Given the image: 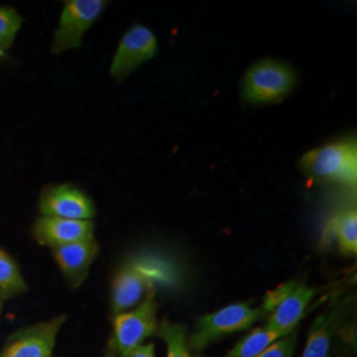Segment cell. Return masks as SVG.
Wrapping results in <instances>:
<instances>
[{"instance_id": "obj_3", "label": "cell", "mask_w": 357, "mask_h": 357, "mask_svg": "<svg viewBox=\"0 0 357 357\" xmlns=\"http://www.w3.org/2000/svg\"><path fill=\"white\" fill-rule=\"evenodd\" d=\"M296 85V75L290 65L277 60H261L252 65L243 79V101L252 105L281 102Z\"/></svg>"}, {"instance_id": "obj_15", "label": "cell", "mask_w": 357, "mask_h": 357, "mask_svg": "<svg viewBox=\"0 0 357 357\" xmlns=\"http://www.w3.org/2000/svg\"><path fill=\"white\" fill-rule=\"evenodd\" d=\"M28 283L17 262L0 248V299L7 301L28 291Z\"/></svg>"}, {"instance_id": "obj_12", "label": "cell", "mask_w": 357, "mask_h": 357, "mask_svg": "<svg viewBox=\"0 0 357 357\" xmlns=\"http://www.w3.org/2000/svg\"><path fill=\"white\" fill-rule=\"evenodd\" d=\"M153 284L131 262L125 264L116 271L112 283V317L128 312L139 306L151 293Z\"/></svg>"}, {"instance_id": "obj_13", "label": "cell", "mask_w": 357, "mask_h": 357, "mask_svg": "<svg viewBox=\"0 0 357 357\" xmlns=\"http://www.w3.org/2000/svg\"><path fill=\"white\" fill-rule=\"evenodd\" d=\"M100 253V245L96 238L69 243L52 249L56 264L64 274L68 284L73 289L79 287L89 275L90 266Z\"/></svg>"}, {"instance_id": "obj_2", "label": "cell", "mask_w": 357, "mask_h": 357, "mask_svg": "<svg viewBox=\"0 0 357 357\" xmlns=\"http://www.w3.org/2000/svg\"><path fill=\"white\" fill-rule=\"evenodd\" d=\"M314 295L312 287L298 281L284 282L275 290L268 291L261 307V314L268 321L265 327L282 337L295 331Z\"/></svg>"}, {"instance_id": "obj_17", "label": "cell", "mask_w": 357, "mask_h": 357, "mask_svg": "<svg viewBox=\"0 0 357 357\" xmlns=\"http://www.w3.org/2000/svg\"><path fill=\"white\" fill-rule=\"evenodd\" d=\"M156 335L165 340L167 345V357H193L187 343V327L181 323H172L163 320Z\"/></svg>"}, {"instance_id": "obj_8", "label": "cell", "mask_w": 357, "mask_h": 357, "mask_svg": "<svg viewBox=\"0 0 357 357\" xmlns=\"http://www.w3.org/2000/svg\"><path fill=\"white\" fill-rule=\"evenodd\" d=\"M65 320L66 317L60 315L15 332L1 347L0 357L53 356L57 335Z\"/></svg>"}, {"instance_id": "obj_1", "label": "cell", "mask_w": 357, "mask_h": 357, "mask_svg": "<svg viewBox=\"0 0 357 357\" xmlns=\"http://www.w3.org/2000/svg\"><path fill=\"white\" fill-rule=\"evenodd\" d=\"M307 176L355 187L357 144L355 139L331 142L305 153L299 162Z\"/></svg>"}, {"instance_id": "obj_11", "label": "cell", "mask_w": 357, "mask_h": 357, "mask_svg": "<svg viewBox=\"0 0 357 357\" xmlns=\"http://www.w3.org/2000/svg\"><path fill=\"white\" fill-rule=\"evenodd\" d=\"M351 308V299H342L327 307L312 323L302 357H330L332 342Z\"/></svg>"}, {"instance_id": "obj_21", "label": "cell", "mask_w": 357, "mask_h": 357, "mask_svg": "<svg viewBox=\"0 0 357 357\" xmlns=\"http://www.w3.org/2000/svg\"><path fill=\"white\" fill-rule=\"evenodd\" d=\"M105 357H118L116 352H115L114 347L112 345L110 342L107 343V348H106V352H105Z\"/></svg>"}, {"instance_id": "obj_4", "label": "cell", "mask_w": 357, "mask_h": 357, "mask_svg": "<svg viewBox=\"0 0 357 357\" xmlns=\"http://www.w3.org/2000/svg\"><path fill=\"white\" fill-rule=\"evenodd\" d=\"M107 1L105 0H68L60 13L59 24L53 33L51 52L61 54L78 50L85 35L101 17Z\"/></svg>"}, {"instance_id": "obj_5", "label": "cell", "mask_w": 357, "mask_h": 357, "mask_svg": "<svg viewBox=\"0 0 357 357\" xmlns=\"http://www.w3.org/2000/svg\"><path fill=\"white\" fill-rule=\"evenodd\" d=\"M261 317V308H253L248 303H233L199 318L187 343L191 351H202L225 335L246 330Z\"/></svg>"}, {"instance_id": "obj_16", "label": "cell", "mask_w": 357, "mask_h": 357, "mask_svg": "<svg viewBox=\"0 0 357 357\" xmlns=\"http://www.w3.org/2000/svg\"><path fill=\"white\" fill-rule=\"evenodd\" d=\"M281 337L277 332L268 330V327L257 328L241 339L227 357H258Z\"/></svg>"}, {"instance_id": "obj_19", "label": "cell", "mask_w": 357, "mask_h": 357, "mask_svg": "<svg viewBox=\"0 0 357 357\" xmlns=\"http://www.w3.org/2000/svg\"><path fill=\"white\" fill-rule=\"evenodd\" d=\"M296 331L290 332L274 342L258 357H293L296 348Z\"/></svg>"}, {"instance_id": "obj_10", "label": "cell", "mask_w": 357, "mask_h": 357, "mask_svg": "<svg viewBox=\"0 0 357 357\" xmlns=\"http://www.w3.org/2000/svg\"><path fill=\"white\" fill-rule=\"evenodd\" d=\"M32 233L38 245L54 249L69 243L93 240L94 222L91 220L40 216L33 224Z\"/></svg>"}, {"instance_id": "obj_18", "label": "cell", "mask_w": 357, "mask_h": 357, "mask_svg": "<svg viewBox=\"0 0 357 357\" xmlns=\"http://www.w3.org/2000/svg\"><path fill=\"white\" fill-rule=\"evenodd\" d=\"M23 26V17L11 7H0V53L8 50Z\"/></svg>"}, {"instance_id": "obj_14", "label": "cell", "mask_w": 357, "mask_h": 357, "mask_svg": "<svg viewBox=\"0 0 357 357\" xmlns=\"http://www.w3.org/2000/svg\"><path fill=\"white\" fill-rule=\"evenodd\" d=\"M328 233L342 255L345 257L356 255L357 212L355 205L345 208L333 216Z\"/></svg>"}, {"instance_id": "obj_6", "label": "cell", "mask_w": 357, "mask_h": 357, "mask_svg": "<svg viewBox=\"0 0 357 357\" xmlns=\"http://www.w3.org/2000/svg\"><path fill=\"white\" fill-rule=\"evenodd\" d=\"M158 303L153 291L149 294L139 306L113 318V336L109 340L116 355H123L138 348L156 335L159 323L156 319Z\"/></svg>"}, {"instance_id": "obj_20", "label": "cell", "mask_w": 357, "mask_h": 357, "mask_svg": "<svg viewBox=\"0 0 357 357\" xmlns=\"http://www.w3.org/2000/svg\"><path fill=\"white\" fill-rule=\"evenodd\" d=\"M119 357H155V347L153 344H143L123 355H119Z\"/></svg>"}, {"instance_id": "obj_9", "label": "cell", "mask_w": 357, "mask_h": 357, "mask_svg": "<svg viewBox=\"0 0 357 357\" xmlns=\"http://www.w3.org/2000/svg\"><path fill=\"white\" fill-rule=\"evenodd\" d=\"M38 211L41 216L69 220H91L97 213L88 193L73 184L45 187L38 197Z\"/></svg>"}, {"instance_id": "obj_22", "label": "cell", "mask_w": 357, "mask_h": 357, "mask_svg": "<svg viewBox=\"0 0 357 357\" xmlns=\"http://www.w3.org/2000/svg\"><path fill=\"white\" fill-rule=\"evenodd\" d=\"M1 308H3V301L0 299V315H1Z\"/></svg>"}, {"instance_id": "obj_7", "label": "cell", "mask_w": 357, "mask_h": 357, "mask_svg": "<svg viewBox=\"0 0 357 357\" xmlns=\"http://www.w3.org/2000/svg\"><path fill=\"white\" fill-rule=\"evenodd\" d=\"M158 51V38L149 26L137 24L128 28L115 50L110 76L118 82L123 81L137 68L153 60Z\"/></svg>"}]
</instances>
